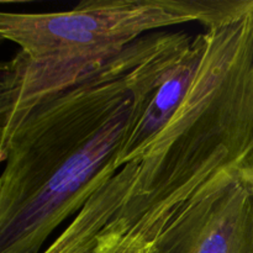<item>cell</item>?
<instances>
[{
	"instance_id": "cell-1",
	"label": "cell",
	"mask_w": 253,
	"mask_h": 253,
	"mask_svg": "<svg viewBox=\"0 0 253 253\" xmlns=\"http://www.w3.org/2000/svg\"><path fill=\"white\" fill-rule=\"evenodd\" d=\"M193 37L150 32L27 113L0 143V253H41L113 177L128 133Z\"/></svg>"
},
{
	"instance_id": "cell-2",
	"label": "cell",
	"mask_w": 253,
	"mask_h": 253,
	"mask_svg": "<svg viewBox=\"0 0 253 253\" xmlns=\"http://www.w3.org/2000/svg\"><path fill=\"white\" fill-rule=\"evenodd\" d=\"M199 74L175 115L41 253H137L253 151V15L207 30Z\"/></svg>"
},
{
	"instance_id": "cell-3",
	"label": "cell",
	"mask_w": 253,
	"mask_h": 253,
	"mask_svg": "<svg viewBox=\"0 0 253 253\" xmlns=\"http://www.w3.org/2000/svg\"><path fill=\"white\" fill-rule=\"evenodd\" d=\"M249 15L253 0H86L68 11H2L0 35L20 49L0 68V142L40 101L140 37L192 21L217 29Z\"/></svg>"
},
{
	"instance_id": "cell-4",
	"label": "cell",
	"mask_w": 253,
	"mask_h": 253,
	"mask_svg": "<svg viewBox=\"0 0 253 253\" xmlns=\"http://www.w3.org/2000/svg\"><path fill=\"white\" fill-rule=\"evenodd\" d=\"M150 253H253V172L237 168L193 200Z\"/></svg>"
},
{
	"instance_id": "cell-5",
	"label": "cell",
	"mask_w": 253,
	"mask_h": 253,
	"mask_svg": "<svg viewBox=\"0 0 253 253\" xmlns=\"http://www.w3.org/2000/svg\"><path fill=\"white\" fill-rule=\"evenodd\" d=\"M207 47V31L195 35L190 46L168 69L119 152L114 174L137 157L175 115L199 74Z\"/></svg>"
},
{
	"instance_id": "cell-6",
	"label": "cell",
	"mask_w": 253,
	"mask_h": 253,
	"mask_svg": "<svg viewBox=\"0 0 253 253\" xmlns=\"http://www.w3.org/2000/svg\"><path fill=\"white\" fill-rule=\"evenodd\" d=\"M244 168H247V169L252 170L253 172V151L251 152V155H250V157L247 158L246 161H245L244 166H242Z\"/></svg>"
}]
</instances>
